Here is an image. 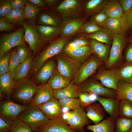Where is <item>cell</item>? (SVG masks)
<instances>
[{
  "label": "cell",
  "instance_id": "2",
  "mask_svg": "<svg viewBox=\"0 0 132 132\" xmlns=\"http://www.w3.org/2000/svg\"><path fill=\"white\" fill-rule=\"evenodd\" d=\"M70 38L60 37L50 43L33 60L31 69L32 73L35 74L46 60L62 52Z\"/></svg>",
  "mask_w": 132,
  "mask_h": 132
},
{
  "label": "cell",
  "instance_id": "60",
  "mask_svg": "<svg viewBox=\"0 0 132 132\" xmlns=\"http://www.w3.org/2000/svg\"><path fill=\"white\" fill-rule=\"evenodd\" d=\"M130 132H132V129Z\"/></svg>",
  "mask_w": 132,
  "mask_h": 132
},
{
  "label": "cell",
  "instance_id": "40",
  "mask_svg": "<svg viewBox=\"0 0 132 132\" xmlns=\"http://www.w3.org/2000/svg\"><path fill=\"white\" fill-rule=\"evenodd\" d=\"M30 127L27 123L19 118L12 123L8 132H32Z\"/></svg>",
  "mask_w": 132,
  "mask_h": 132
},
{
  "label": "cell",
  "instance_id": "21",
  "mask_svg": "<svg viewBox=\"0 0 132 132\" xmlns=\"http://www.w3.org/2000/svg\"><path fill=\"white\" fill-rule=\"evenodd\" d=\"M36 29L42 40L44 43H50L60 37V27H55L37 24Z\"/></svg>",
  "mask_w": 132,
  "mask_h": 132
},
{
  "label": "cell",
  "instance_id": "33",
  "mask_svg": "<svg viewBox=\"0 0 132 132\" xmlns=\"http://www.w3.org/2000/svg\"><path fill=\"white\" fill-rule=\"evenodd\" d=\"M5 17L11 24L17 26L22 25L26 19L24 7L13 9Z\"/></svg>",
  "mask_w": 132,
  "mask_h": 132
},
{
  "label": "cell",
  "instance_id": "23",
  "mask_svg": "<svg viewBox=\"0 0 132 132\" xmlns=\"http://www.w3.org/2000/svg\"><path fill=\"white\" fill-rule=\"evenodd\" d=\"M79 86L76 85L73 80L66 87L63 88L53 90L54 97L59 100L67 98H78L80 93Z\"/></svg>",
  "mask_w": 132,
  "mask_h": 132
},
{
  "label": "cell",
  "instance_id": "8",
  "mask_svg": "<svg viewBox=\"0 0 132 132\" xmlns=\"http://www.w3.org/2000/svg\"><path fill=\"white\" fill-rule=\"evenodd\" d=\"M26 106L9 99L1 102L0 118L8 123H12L18 118Z\"/></svg>",
  "mask_w": 132,
  "mask_h": 132
},
{
  "label": "cell",
  "instance_id": "4",
  "mask_svg": "<svg viewBox=\"0 0 132 132\" xmlns=\"http://www.w3.org/2000/svg\"><path fill=\"white\" fill-rule=\"evenodd\" d=\"M84 0H63L52 10L58 13L63 21L84 17L82 6Z\"/></svg>",
  "mask_w": 132,
  "mask_h": 132
},
{
  "label": "cell",
  "instance_id": "56",
  "mask_svg": "<svg viewBox=\"0 0 132 132\" xmlns=\"http://www.w3.org/2000/svg\"><path fill=\"white\" fill-rule=\"evenodd\" d=\"M30 2L35 5L42 10L46 9L48 8L43 0H29Z\"/></svg>",
  "mask_w": 132,
  "mask_h": 132
},
{
  "label": "cell",
  "instance_id": "3",
  "mask_svg": "<svg viewBox=\"0 0 132 132\" xmlns=\"http://www.w3.org/2000/svg\"><path fill=\"white\" fill-rule=\"evenodd\" d=\"M18 118L27 124L33 132H36L40 127L48 124L50 120L38 106L29 105Z\"/></svg>",
  "mask_w": 132,
  "mask_h": 132
},
{
  "label": "cell",
  "instance_id": "16",
  "mask_svg": "<svg viewBox=\"0 0 132 132\" xmlns=\"http://www.w3.org/2000/svg\"><path fill=\"white\" fill-rule=\"evenodd\" d=\"M37 16V23L38 25L60 27L63 22L60 15L53 10L40 11Z\"/></svg>",
  "mask_w": 132,
  "mask_h": 132
},
{
  "label": "cell",
  "instance_id": "12",
  "mask_svg": "<svg viewBox=\"0 0 132 132\" xmlns=\"http://www.w3.org/2000/svg\"><path fill=\"white\" fill-rule=\"evenodd\" d=\"M91 121L87 117L85 111L81 107L71 110L68 118L65 121L72 129L79 132H85L84 127L90 123Z\"/></svg>",
  "mask_w": 132,
  "mask_h": 132
},
{
  "label": "cell",
  "instance_id": "30",
  "mask_svg": "<svg viewBox=\"0 0 132 132\" xmlns=\"http://www.w3.org/2000/svg\"><path fill=\"white\" fill-rule=\"evenodd\" d=\"M103 10L108 18L120 19L124 14L118 0H108Z\"/></svg>",
  "mask_w": 132,
  "mask_h": 132
},
{
  "label": "cell",
  "instance_id": "20",
  "mask_svg": "<svg viewBox=\"0 0 132 132\" xmlns=\"http://www.w3.org/2000/svg\"><path fill=\"white\" fill-rule=\"evenodd\" d=\"M97 101L103 107L105 111L115 121L119 117L120 101L117 98L98 96Z\"/></svg>",
  "mask_w": 132,
  "mask_h": 132
},
{
  "label": "cell",
  "instance_id": "45",
  "mask_svg": "<svg viewBox=\"0 0 132 132\" xmlns=\"http://www.w3.org/2000/svg\"><path fill=\"white\" fill-rule=\"evenodd\" d=\"M11 53L9 52L5 55H4L0 57V76L9 72V59Z\"/></svg>",
  "mask_w": 132,
  "mask_h": 132
},
{
  "label": "cell",
  "instance_id": "26",
  "mask_svg": "<svg viewBox=\"0 0 132 132\" xmlns=\"http://www.w3.org/2000/svg\"><path fill=\"white\" fill-rule=\"evenodd\" d=\"M65 53L72 59L82 64L88 59L93 52L91 46H88L79 47Z\"/></svg>",
  "mask_w": 132,
  "mask_h": 132
},
{
  "label": "cell",
  "instance_id": "15",
  "mask_svg": "<svg viewBox=\"0 0 132 132\" xmlns=\"http://www.w3.org/2000/svg\"><path fill=\"white\" fill-rule=\"evenodd\" d=\"M38 106L44 115L50 120L62 117L63 114L62 108L58 100L54 97Z\"/></svg>",
  "mask_w": 132,
  "mask_h": 132
},
{
  "label": "cell",
  "instance_id": "17",
  "mask_svg": "<svg viewBox=\"0 0 132 132\" xmlns=\"http://www.w3.org/2000/svg\"><path fill=\"white\" fill-rule=\"evenodd\" d=\"M53 91L47 83L37 85L36 91L29 105L38 106L47 102L54 97Z\"/></svg>",
  "mask_w": 132,
  "mask_h": 132
},
{
  "label": "cell",
  "instance_id": "37",
  "mask_svg": "<svg viewBox=\"0 0 132 132\" xmlns=\"http://www.w3.org/2000/svg\"><path fill=\"white\" fill-rule=\"evenodd\" d=\"M119 117L129 119H132V102L123 99L120 101Z\"/></svg>",
  "mask_w": 132,
  "mask_h": 132
},
{
  "label": "cell",
  "instance_id": "36",
  "mask_svg": "<svg viewBox=\"0 0 132 132\" xmlns=\"http://www.w3.org/2000/svg\"><path fill=\"white\" fill-rule=\"evenodd\" d=\"M42 10L28 0L24 7L26 19L34 25L35 23L37 15Z\"/></svg>",
  "mask_w": 132,
  "mask_h": 132
},
{
  "label": "cell",
  "instance_id": "1",
  "mask_svg": "<svg viewBox=\"0 0 132 132\" xmlns=\"http://www.w3.org/2000/svg\"><path fill=\"white\" fill-rule=\"evenodd\" d=\"M37 87L32 80L25 78L14 82L11 99L26 107L31 103Z\"/></svg>",
  "mask_w": 132,
  "mask_h": 132
},
{
  "label": "cell",
  "instance_id": "11",
  "mask_svg": "<svg viewBox=\"0 0 132 132\" xmlns=\"http://www.w3.org/2000/svg\"><path fill=\"white\" fill-rule=\"evenodd\" d=\"M25 32L24 38L25 42L28 44L34 53H35L44 43L41 38L37 31L36 25L25 19L22 24Z\"/></svg>",
  "mask_w": 132,
  "mask_h": 132
},
{
  "label": "cell",
  "instance_id": "48",
  "mask_svg": "<svg viewBox=\"0 0 132 132\" xmlns=\"http://www.w3.org/2000/svg\"><path fill=\"white\" fill-rule=\"evenodd\" d=\"M108 18L105 12L103 10L91 16L90 20L101 27Z\"/></svg>",
  "mask_w": 132,
  "mask_h": 132
},
{
  "label": "cell",
  "instance_id": "53",
  "mask_svg": "<svg viewBox=\"0 0 132 132\" xmlns=\"http://www.w3.org/2000/svg\"><path fill=\"white\" fill-rule=\"evenodd\" d=\"M13 9L24 7L27 2V0H11Z\"/></svg>",
  "mask_w": 132,
  "mask_h": 132
},
{
  "label": "cell",
  "instance_id": "31",
  "mask_svg": "<svg viewBox=\"0 0 132 132\" xmlns=\"http://www.w3.org/2000/svg\"><path fill=\"white\" fill-rule=\"evenodd\" d=\"M33 59L32 55H28L25 60L20 64L14 73V82L25 78L31 70Z\"/></svg>",
  "mask_w": 132,
  "mask_h": 132
},
{
  "label": "cell",
  "instance_id": "6",
  "mask_svg": "<svg viewBox=\"0 0 132 132\" xmlns=\"http://www.w3.org/2000/svg\"><path fill=\"white\" fill-rule=\"evenodd\" d=\"M24 27H20L13 32L3 34L0 39V57L11 48L24 44Z\"/></svg>",
  "mask_w": 132,
  "mask_h": 132
},
{
  "label": "cell",
  "instance_id": "42",
  "mask_svg": "<svg viewBox=\"0 0 132 132\" xmlns=\"http://www.w3.org/2000/svg\"><path fill=\"white\" fill-rule=\"evenodd\" d=\"M120 19L124 33L127 30L132 29V7L124 13Z\"/></svg>",
  "mask_w": 132,
  "mask_h": 132
},
{
  "label": "cell",
  "instance_id": "18",
  "mask_svg": "<svg viewBox=\"0 0 132 132\" xmlns=\"http://www.w3.org/2000/svg\"><path fill=\"white\" fill-rule=\"evenodd\" d=\"M36 132H77L67 124L62 117L50 120L49 123L40 127Z\"/></svg>",
  "mask_w": 132,
  "mask_h": 132
},
{
  "label": "cell",
  "instance_id": "35",
  "mask_svg": "<svg viewBox=\"0 0 132 132\" xmlns=\"http://www.w3.org/2000/svg\"><path fill=\"white\" fill-rule=\"evenodd\" d=\"M101 27L109 31L113 34L124 33L120 19L108 18Z\"/></svg>",
  "mask_w": 132,
  "mask_h": 132
},
{
  "label": "cell",
  "instance_id": "57",
  "mask_svg": "<svg viewBox=\"0 0 132 132\" xmlns=\"http://www.w3.org/2000/svg\"><path fill=\"white\" fill-rule=\"evenodd\" d=\"M125 59L127 62L132 61V44L130 45L125 53Z\"/></svg>",
  "mask_w": 132,
  "mask_h": 132
},
{
  "label": "cell",
  "instance_id": "5",
  "mask_svg": "<svg viewBox=\"0 0 132 132\" xmlns=\"http://www.w3.org/2000/svg\"><path fill=\"white\" fill-rule=\"evenodd\" d=\"M103 64L97 56H90L82 64L72 80L76 85H79L92 75Z\"/></svg>",
  "mask_w": 132,
  "mask_h": 132
},
{
  "label": "cell",
  "instance_id": "43",
  "mask_svg": "<svg viewBox=\"0 0 132 132\" xmlns=\"http://www.w3.org/2000/svg\"><path fill=\"white\" fill-rule=\"evenodd\" d=\"M102 28L95 22L90 20L85 22L83 26L81 33L86 35H88L99 31Z\"/></svg>",
  "mask_w": 132,
  "mask_h": 132
},
{
  "label": "cell",
  "instance_id": "9",
  "mask_svg": "<svg viewBox=\"0 0 132 132\" xmlns=\"http://www.w3.org/2000/svg\"><path fill=\"white\" fill-rule=\"evenodd\" d=\"M124 34H113V41L108 59L106 63L108 68L114 66L122 58V51L125 43Z\"/></svg>",
  "mask_w": 132,
  "mask_h": 132
},
{
  "label": "cell",
  "instance_id": "27",
  "mask_svg": "<svg viewBox=\"0 0 132 132\" xmlns=\"http://www.w3.org/2000/svg\"><path fill=\"white\" fill-rule=\"evenodd\" d=\"M90 41L93 53L103 62L106 63L109 56L110 45L93 39H90Z\"/></svg>",
  "mask_w": 132,
  "mask_h": 132
},
{
  "label": "cell",
  "instance_id": "19",
  "mask_svg": "<svg viewBox=\"0 0 132 132\" xmlns=\"http://www.w3.org/2000/svg\"><path fill=\"white\" fill-rule=\"evenodd\" d=\"M56 68L55 62L53 60L43 64L35 74L34 82L39 85L45 83L50 78Z\"/></svg>",
  "mask_w": 132,
  "mask_h": 132
},
{
  "label": "cell",
  "instance_id": "28",
  "mask_svg": "<svg viewBox=\"0 0 132 132\" xmlns=\"http://www.w3.org/2000/svg\"><path fill=\"white\" fill-rule=\"evenodd\" d=\"M71 81L61 74L56 67L47 84L54 90L65 87Z\"/></svg>",
  "mask_w": 132,
  "mask_h": 132
},
{
  "label": "cell",
  "instance_id": "49",
  "mask_svg": "<svg viewBox=\"0 0 132 132\" xmlns=\"http://www.w3.org/2000/svg\"><path fill=\"white\" fill-rule=\"evenodd\" d=\"M16 49L17 55L20 60L21 64L22 63L27 57L28 53V49L24 44L17 46Z\"/></svg>",
  "mask_w": 132,
  "mask_h": 132
},
{
  "label": "cell",
  "instance_id": "25",
  "mask_svg": "<svg viewBox=\"0 0 132 132\" xmlns=\"http://www.w3.org/2000/svg\"><path fill=\"white\" fill-rule=\"evenodd\" d=\"M14 81V74L8 72L0 76V99L5 95L8 99H11Z\"/></svg>",
  "mask_w": 132,
  "mask_h": 132
},
{
  "label": "cell",
  "instance_id": "52",
  "mask_svg": "<svg viewBox=\"0 0 132 132\" xmlns=\"http://www.w3.org/2000/svg\"><path fill=\"white\" fill-rule=\"evenodd\" d=\"M118 1L124 13L132 7V0H119Z\"/></svg>",
  "mask_w": 132,
  "mask_h": 132
},
{
  "label": "cell",
  "instance_id": "58",
  "mask_svg": "<svg viewBox=\"0 0 132 132\" xmlns=\"http://www.w3.org/2000/svg\"><path fill=\"white\" fill-rule=\"evenodd\" d=\"M89 94L90 100L92 103H95L96 101H97L99 96L98 95L93 93H91Z\"/></svg>",
  "mask_w": 132,
  "mask_h": 132
},
{
  "label": "cell",
  "instance_id": "7",
  "mask_svg": "<svg viewBox=\"0 0 132 132\" xmlns=\"http://www.w3.org/2000/svg\"><path fill=\"white\" fill-rule=\"evenodd\" d=\"M56 56L58 70L62 75L72 80L82 64L72 59L64 52Z\"/></svg>",
  "mask_w": 132,
  "mask_h": 132
},
{
  "label": "cell",
  "instance_id": "32",
  "mask_svg": "<svg viewBox=\"0 0 132 132\" xmlns=\"http://www.w3.org/2000/svg\"><path fill=\"white\" fill-rule=\"evenodd\" d=\"M117 99L119 100L125 99L132 102V83L120 80L118 84Z\"/></svg>",
  "mask_w": 132,
  "mask_h": 132
},
{
  "label": "cell",
  "instance_id": "55",
  "mask_svg": "<svg viewBox=\"0 0 132 132\" xmlns=\"http://www.w3.org/2000/svg\"><path fill=\"white\" fill-rule=\"evenodd\" d=\"M44 1L48 8L53 10L56 8L62 0H44Z\"/></svg>",
  "mask_w": 132,
  "mask_h": 132
},
{
  "label": "cell",
  "instance_id": "59",
  "mask_svg": "<svg viewBox=\"0 0 132 132\" xmlns=\"http://www.w3.org/2000/svg\"><path fill=\"white\" fill-rule=\"evenodd\" d=\"M128 41L130 42L131 43V44H132V35L129 39Z\"/></svg>",
  "mask_w": 132,
  "mask_h": 132
},
{
  "label": "cell",
  "instance_id": "39",
  "mask_svg": "<svg viewBox=\"0 0 132 132\" xmlns=\"http://www.w3.org/2000/svg\"><path fill=\"white\" fill-rule=\"evenodd\" d=\"M118 69L120 80L132 83V61H126Z\"/></svg>",
  "mask_w": 132,
  "mask_h": 132
},
{
  "label": "cell",
  "instance_id": "51",
  "mask_svg": "<svg viewBox=\"0 0 132 132\" xmlns=\"http://www.w3.org/2000/svg\"><path fill=\"white\" fill-rule=\"evenodd\" d=\"M80 107L85 108L89 105L92 103L91 101L89 94L85 92H80L78 95Z\"/></svg>",
  "mask_w": 132,
  "mask_h": 132
},
{
  "label": "cell",
  "instance_id": "50",
  "mask_svg": "<svg viewBox=\"0 0 132 132\" xmlns=\"http://www.w3.org/2000/svg\"><path fill=\"white\" fill-rule=\"evenodd\" d=\"M17 26L10 23L5 17L0 19V31L10 32L16 30Z\"/></svg>",
  "mask_w": 132,
  "mask_h": 132
},
{
  "label": "cell",
  "instance_id": "46",
  "mask_svg": "<svg viewBox=\"0 0 132 132\" xmlns=\"http://www.w3.org/2000/svg\"><path fill=\"white\" fill-rule=\"evenodd\" d=\"M71 40L81 47L90 46V39L86 34L82 33L74 36Z\"/></svg>",
  "mask_w": 132,
  "mask_h": 132
},
{
  "label": "cell",
  "instance_id": "29",
  "mask_svg": "<svg viewBox=\"0 0 132 132\" xmlns=\"http://www.w3.org/2000/svg\"><path fill=\"white\" fill-rule=\"evenodd\" d=\"M115 121L109 116L98 123L87 126V129L93 132H114Z\"/></svg>",
  "mask_w": 132,
  "mask_h": 132
},
{
  "label": "cell",
  "instance_id": "41",
  "mask_svg": "<svg viewBox=\"0 0 132 132\" xmlns=\"http://www.w3.org/2000/svg\"><path fill=\"white\" fill-rule=\"evenodd\" d=\"M62 107H66L70 110H74L80 107V102L78 98H67L58 100Z\"/></svg>",
  "mask_w": 132,
  "mask_h": 132
},
{
  "label": "cell",
  "instance_id": "14",
  "mask_svg": "<svg viewBox=\"0 0 132 132\" xmlns=\"http://www.w3.org/2000/svg\"><path fill=\"white\" fill-rule=\"evenodd\" d=\"M87 18L69 19L63 21L60 27V37L70 38L81 33Z\"/></svg>",
  "mask_w": 132,
  "mask_h": 132
},
{
  "label": "cell",
  "instance_id": "10",
  "mask_svg": "<svg viewBox=\"0 0 132 132\" xmlns=\"http://www.w3.org/2000/svg\"><path fill=\"white\" fill-rule=\"evenodd\" d=\"M80 92L93 93L99 96L117 98V91L107 88L101 83L90 80L84 82L79 86Z\"/></svg>",
  "mask_w": 132,
  "mask_h": 132
},
{
  "label": "cell",
  "instance_id": "44",
  "mask_svg": "<svg viewBox=\"0 0 132 132\" xmlns=\"http://www.w3.org/2000/svg\"><path fill=\"white\" fill-rule=\"evenodd\" d=\"M20 60L16 53V48L11 53L9 59V73L14 74L15 71L20 64Z\"/></svg>",
  "mask_w": 132,
  "mask_h": 132
},
{
  "label": "cell",
  "instance_id": "54",
  "mask_svg": "<svg viewBox=\"0 0 132 132\" xmlns=\"http://www.w3.org/2000/svg\"><path fill=\"white\" fill-rule=\"evenodd\" d=\"M12 123H8L0 118V132H8Z\"/></svg>",
  "mask_w": 132,
  "mask_h": 132
},
{
  "label": "cell",
  "instance_id": "38",
  "mask_svg": "<svg viewBox=\"0 0 132 132\" xmlns=\"http://www.w3.org/2000/svg\"><path fill=\"white\" fill-rule=\"evenodd\" d=\"M115 123L114 132H130L132 129V119L119 117Z\"/></svg>",
  "mask_w": 132,
  "mask_h": 132
},
{
  "label": "cell",
  "instance_id": "47",
  "mask_svg": "<svg viewBox=\"0 0 132 132\" xmlns=\"http://www.w3.org/2000/svg\"><path fill=\"white\" fill-rule=\"evenodd\" d=\"M13 9L11 0H0V18L5 17Z\"/></svg>",
  "mask_w": 132,
  "mask_h": 132
},
{
  "label": "cell",
  "instance_id": "13",
  "mask_svg": "<svg viewBox=\"0 0 132 132\" xmlns=\"http://www.w3.org/2000/svg\"><path fill=\"white\" fill-rule=\"evenodd\" d=\"M95 77L105 87L117 91L118 83L120 80L118 69H100L95 75Z\"/></svg>",
  "mask_w": 132,
  "mask_h": 132
},
{
  "label": "cell",
  "instance_id": "34",
  "mask_svg": "<svg viewBox=\"0 0 132 132\" xmlns=\"http://www.w3.org/2000/svg\"><path fill=\"white\" fill-rule=\"evenodd\" d=\"M113 34L108 30L102 27L101 30L93 33L86 35L89 39H93L100 42L111 45Z\"/></svg>",
  "mask_w": 132,
  "mask_h": 132
},
{
  "label": "cell",
  "instance_id": "22",
  "mask_svg": "<svg viewBox=\"0 0 132 132\" xmlns=\"http://www.w3.org/2000/svg\"><path fill=\"white\" fill-rule=\"evenodd\" d=\"M87 117L94 124L100 122L105 117V111L99 102L93 103L85 109Z\"/></svg>",
  "mask_w": 132,
  "mask_h": 132
},
{
  "label": "cell",
  "instance_id": "24",
  "mask_svg": "<svg viewBox=\"0 0 132 132\" xmlns=\"http://www.w3.org/2000/svg\"><path fill=\"white\" fill-rule=\"evenodd\" d=\"M108 1L106 0H84L82 6L84 17L87 18L102 11Z\"/></svg>",
  "mask_w": 132,
  "mask_h": 132
}]
</instances>
